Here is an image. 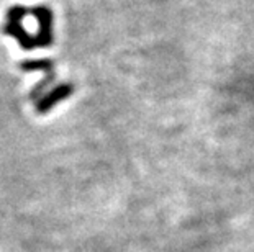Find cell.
Listing matches in <instances>:
<instances>
[{
  "instance_id": "obj_1",
  "label": "cell",
  "mask_w": 254,
  "mask_h": 252,
  "mask_svg": "<svg viewBox=\"0 0 254 252\" xmlns=\"http://www.w3.org/2000/svg\"><path fill=\"white\" fill-rule=\"evenodd\" d=\"M30 13H33L40 23V33L36 35L38 46L50 48L53 43V12L45 5H40V7L31 8Z\"/></svg>"
},
{
  "instance_id": "obj_2",
  "label": "cell",
  "mask_w": 254,
  "mask_h": 252,
  "mask_svg": "<svg viewBox=\"0 0 254 252\" xmlns=\"http://www.w3.org/2000/svg\"><path fill=\"white\" fill-rule=\"evenodd\" d=\"M20 67L23 69V71H28V72L40 69V71H43L46 74V79L41 80L40 85H36V87L31 90V99L38 100L43 90L50 87L51 82L55 80V62L50 61V59H41V61H25V62L20 64Z\"/></svg>"
},
{
  "instance_id": "obj_3",
  "label": "cell",
  "mask_w": 254,
  "mask_h": 252,
  "mask_svg": "<svg viewBox=\"0 0 254 252\" xmlns=\"http://www.w3.org/2000/svg\"><path fill=\"white\" fill-rule=\"evenodd\" d=\"M72 92H74V85L72 84L66 82V84L58 85V87L53 89L50 94H46L45 97L38 100V103H36L38 113H48V111H50L56 103L66 100L67 97H71Z\"/></svg>"
}]
</instances>
